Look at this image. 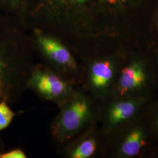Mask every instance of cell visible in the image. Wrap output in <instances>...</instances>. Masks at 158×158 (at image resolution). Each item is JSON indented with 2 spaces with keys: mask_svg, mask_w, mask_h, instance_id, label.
I'll use <instances>...</instances> for the list:
<instances>
[{
  "mask_svg": "<svg viewBox=\"0 0 158 158\" xmlns=\"http://www.w3.org/2000/svg\"><path fill=\"white\" fill-rule=\"evenodd\" d=\"M31 14L72 32L87 45L130 19L141 0H33Z\"/></svg>",
  "mask_w": 158,
  "mask_h": 158,
  "instance_id": "1",
  "label": "cell"
},
{
  "mask_svg": "<svg viewBox=\"0 0 158 158\" xmlns=\"http://www.w3.org/2000/svg\"><path fill=\"white\" fill-rule=\"evenodd\" d=\"M158 89L150 46L128 51L119 69L110 97H154Z\"/></svg>",
  "mask_w": 158,
  "mask_h": 158,
  "instance_id": "2",
  "label": "cell"
},
{
  "mask_svg": "<svg viewBox=\"0 0 158 158\" xmlns=\"http://www.w3.org/2000/svg\"><path fill=\"white\" fill-rule=\"evenodd\" d=\"M147 112L106 136L112 156L117 158H136L154 154L156 151Z\"/></svg>",
  "mask_w": 158,
  "mask_h": 158,
  "instance_id": "3",
  "label": "cell"
},
{
  "mask_svg": "<svg viewBox=\"0 0 158 158\" xmlns=\"http://www.w3.org/2000/svg\"><path fill=\"white\" fill-rule=\"evenodd\" d=\"M130 50H108L91 60L87 69V87L96 99L104 102L110 97L119 68Z\"/></svg>",
  "mask_w": 158,
  "mask_h": 158,
  "instance_id": "4",
  "label": "cell"
},
{
  "mask_svg": "<svg viewBox=\"0 0 158 158\" xmlns=\"http://www.w3.org/2000/svg\"><path fill=\"white\" fill-rule=\"evenodd\" d=\"M154 97H115L106 101L102 114V134L108 135L147 113Z\"/></svg>",
  "mask_w": 158,
  "mask_h": 158,
  "instance_id": "5",
  "label": "cell"
},
{
  "mask_svg": "<svg viewBox=\"0 0 158 158\" xmlns=\"http://www.w3.org/2000/svg\"><path fill=\"white\" fill-rule=\"evenodd\" d=\"M64 106L54 125V135L65 140L76 135L94 121V110L90 99L79 93Z\"/></svg>",
  "mask_w": 158,
  "mask_h": 158,
  "instance_id": "6",
  "label": "cell"
},
{
  "mask_svg": "<svg viewBox=\"0 0 158 158\" xmlns=\"http://www.w3.org/2000/svg\"><path fill=\"white\" fill-rule=\"evenodd\" d=\"M29 83L40 95L49 100H63L69 98L70 93L65 81L45 68L35 69L31 73Z\"/></svg>",
  "mask_w": 158,
  "mask_h": 158,
  "instance_id": "7",
  "label": "cell"
},
{
  "mask_svg": "<svg viewBox=\"0 0 158 158\" xmlns=\"http://www.w3.org/2000/svg\"><path fill=\"white\" fill-rule=\"evenodd\" d=\"M36 38L41 50L51 62L64 72H77V63L62 43L40 31L36 32Z\"/></svg>",
  "mask_w": 158,
  "mask_h": 158,
  "instance_id": "8",
  "label": "cell"
},
{
  "mask_svg": "<svg viewBox=\"0 0 158 158\" xmlns=\"http://www.w3.org/2000/svg\"><path fill=\"white\" fill-rule=\"evenodd\" d=\"M99 141L95 134L87 136L79 142L71 153L73 158H89L95 155L98 150Z\"/></svg>",
  "mask_w": 158,
  "mask_h": 158,
  "instance_id": "9",
  "label": "cell"
},
{
  "mask_svg": "<svg viewBox=\"0 0 158 158\" xmlns=\"http://www.w3.org/2000/svg\"><path fill=\"white\" fill-rule=\"evenodd\" d=\"M147 116L155 148L158 149V98L153 100L148 110Z\"/></svg>",
  "mask_w": 158,
  "mask_h": 158,
  "instance_id": "10",
  "label": "cell"
},
{
  "mask_svg": "<svg viewBox=\"0 0 158 158\" xmlns=\"http://www.w3.org/2000/svg\"><path fill=\"white\" fill-rule=\"evenodd\" d=\"M14 115L6 102H0V131L5 129L11 124Z\"/></svg>",
  "mask_w": 158,
  "mask_h": 158,
  "instance_id": "11",
  "label": "cell"
},
{
  "mask_svg": "<svg viewBox=\"0 0 158 158\" xmlns=\"http://www.w3.org/2000/svg\"><path fill=\"white\" fill-rule=\"evenodd\" d=\"M149 35L151 45L158 44V1L153 12L150 23Z\"/></svg>",
  "mask_w": 158,
  "mask_h": 158,
  "instance_id": "12",
  "label": "cell"
},
{
  "mask_svg": "<svg viewBox=\"0 0 158 158\" xmlns=\"http://www.w3.org/2000/svg\"><path fill=\"white\" fill-rule=\"evenodd\" d=\"M26 155L21 149H14L10 152L0 154L1 158H25Z\"/></svg>",
  "mask_w": 158,
  "mask_h": 158,
  "instance_id": "13",
  "label": "cell"
},
{
  "mask_svg": "<svg viewBox=\"0 0 158 158\" xmlns=\"http://www.w3.org/2000/svg\"><path fill=\"white\" fill-rule=\"evenodd\" d=\"M150 50L152 57L153 61L155 65L158 85V44L150 46Z\"/></svg>",
  "mask_w": 158,
  "mask_h": 158,
  "instance_id": "14",
  "label": "cell"
},
{
  "mask_svg": "<svg viewBox=\"0 0 158 158\" xmlns=\"http://www.w3.org/2000/svg\"><path fill=\"white\" fill-rule=\"evenodd\" d=\"M6 66L4 62L0 59V96L4 91V72Z\"/></svg>",
  "mask_w": 158,
  "mask_h": 158,
  "instance_id": "15",
  "label": "cell"
},
{
  "mask_svg": "<svg viewBox=\"0 0 158 158\" xmlns=\"http://www.w3.org/2000/svg\"><path fill=\"white\" fill-rule=\"evenodd\" d=\"M10 2H11L13 5H16L18 2L19 0H8Z\"/></svg>",
  "mask_w": 158,
  "mask_h": 158,
  "instance_id": "16",
  "label": "cell"
}]
</instances>
